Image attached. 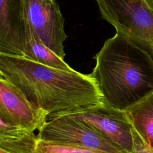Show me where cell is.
<instances>
[{
  "instance_id": "5bb4252c",
  "label": "cell",
  "mask_w": 153,
  "mask_h": 153,
  "mask_svg": "<svg viewBox=\"0 0 153 153\" xmlns=\"http://www.w3.org/2000/svg\"><path fill=\"white\" fill-rule=\"evenodd\" d=\"M146 7L153 12V0H142Z\"/></svg>"
},
{
  "instance_id": "7c38bea8",
  "label": "cell",
  "mask_w": 153,
  "mask_h": 153,
  "mask_svg": "<svg viewBox=\"0 0 153 153\" xmlns=\"http://www.w3.org/2000/svg\"><path fill=\"white\" fill-rule=\"evenodd\" d=\"M37 153H105L98 150L66 143L38 139Z\"/></svg>"
},
{
  "instance_id": "30bf717a",
  "label": "cell",
  "mask_w": 153,
  "mask_h": 153,
  "mask_svg": "<svg viewBox=\"0 0 153 153\" xmlns=\"http://www.w3.org/2000/svg\"><path fill=\"white\" fill-rule=\"evenodd\" d=\"M125 111L133 128L153 148V93Z\"/></svg>"
},
{
  "instance_id": "8fae6325",
  "label": "cell",
  "mask_w": 153,
  "mask_h": 153,
  "mask_svg": "<svg viewBox=\"0 0 153 153\" xmlns=\"http://www.w3.org/2000/svg\"><path fill=\"white\" fill-rule=\"evenodd\" d=\"M23 57L56 68L68 71L74 70L63 59L59 57L41 42L32 26Z\"/></svg>"
},
{
  "instance_id": "7a4b0ae2",
  "label": "cell",
  "mask_w": 153,
  "mask_h": 153,
  "mask_svg": "<svg viewBox=\"0 0 153 153\" xmlns=\"http://www.w3.org/2000/svg\"><path fill=\"white\" fill-rule=\"evenodd\" d=\"M94 58L90 75L111 106L126 110L153 93V62L126 36L116 33Z\"/></svg>"
},
{
  "instance_id": "9a60e30c",
  "label": "cell",
  "mask_w": 153,
  "mask_h": 153,
  "mask_svg": "<svg viewBox=\"0 0 153 153\" xmlns=\"http://www.w3.org/2000/svg\"><path fill=\"white\" fill-rule=\"evenodd\" d=\"M0 153H8V152H5V151L0 149Z\"/></svg>"
},
{
  "instance_id": "52a82bcc",
  "label": "cell",
  "mask_w": 153,
  "mask_h": 153,
  "mask_svg": "<svg viewBox=\"0 0 153 153\" xmlns=\"http://www.w3.org/2000/svg\"><path fill=\"white\" fill-rule=\"evenodd\" d=\"M30 29L25 0H0V54L23 57Z\"/></svg>"
},
{
  "instance_id": "9c48e42d",
  "label": "cell",
  "mask_w": 153,
  "mask_h": 153,
  "mask_svg": "<svg viewBox=\"0 0 153 153\" xmlns=\"http://www.w3.org/2000/svg\"><path fill=\"white\" fill-rule=\"evenodd\" d=\"M34 131L0 121V149L8 153H37Z\"/></svg>"
},
{
  "instance_id": "8992f818",
  "label": "cell",
  "mask_w": 153,
  "mask_h": 153,
  "mask_svg": "<svg viewBox=\"0 0 153 153\" xmlns=\"http://www.w3.org/2000/svg\"><path fill=\"white\" fill-rule=\"evenodd\" d=\"M30 24L41 42L64 59L63 42L67 36L64 18L54 0H25Z\"/></svg>"
},
{
  "instance_id": "ba28073f",
  "label": "cell",
  "mask_w": 153,
  "mask_h": 153,
  "mask_svg": "<svg viewBox=\"0 0 153 153\" xmlns=\"http://www.w3.org/2000/svg\"><path fill=\"white\" fill-rule=\"evenodd\" d=\"M47 117L16 86L0 76V121L34 131L39 130L47 121Z\"/></svg>"
},
{
  "instance_id": "6da1fadb",
  "label": "cell",
  "mask_w": 153,
  "mask_h": 153,
  "mask_svg": "<svg viewBox=\"0 0 153 153\" xmlns=\"http://www.w3.org/2000/svg\"><path fill=\"white\" fill-rule=\"evenodd\" d=\"M0 76L16 86L47 120L88 108L102 97L94 79L75 70H63L29 59L0 54Z\"/></svg>"
},
{
  "instance_id": "5b68a950",
  "label": "cell",
  "mask_w": 153,
  "mask_h": 153,
  "mask_svg": "<svg viewBox=\"0 0 153 153\" xmlns=\"http://www.w3.org/2000/svg\"><path fill=\"white\" fill-rule=\"evenodd\" d=\"M62 115L87 123L115 145L129 153L131 152L133 126L125 110L115 108L102 100L88 108Z\"/></svg>"
},
{
  "instance_id": "4fadbf2b",
  "label": "cell",
  "mask_w": 153,
  "mask_h": 153,
  "mask_svg": "<svg viewBox=\"0 0 153 153\" xmlns=\"http://www.w3.org/2000/svg\"><path fill=\"white\" fill-rule=\"evenodd\" d=\"M133 143L130 153H153V148L140 137L137 131L132 128Z\"/></svg>"
},
{
  "instance_id": "277c9868",
  "label": "cell",
  "mask_w": 153,
  "mask_h": 153,
  "mask_svg": "<svg viewBox=\"0 0 153 153\" xmlns=\"http://www.w3.org/2000/svg\"><path fill=\"white\" fill-rule=\"evenodd\" d=\"M37 136L39 140L75 145L105 153H129L91 126L67 115L48 119Z\"/></svg>"
},
{
  "instance_id": "3957f363",
  "label": "cell",
  "mask_w": 153,
  "mask_h": 153,
  "mask_svg": "<svg viewBox=\"0 0 153 153\" xmlns=\"http://www.w3.org/2000/svg\"><path fill=\"white\" fill-rule=\"evenodd\" d=\"M102 17L153 62V12L142 0H96Z\"/></svg>"
}]
</instances>
